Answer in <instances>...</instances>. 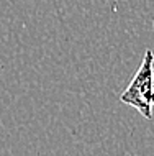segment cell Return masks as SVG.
Instances as JSON below:
<instances>
[{"mask_svg": "<svg viewBox=\"0 0 154 156\" xmlns=\"http://www.w3.org/2000/svg\"><path fill=\"white\" fill-rule=\"evenodd\" d=\"M152 79H154V54L146 49L144 58L131 79L130 86L120 94V102L136 108L144 119H152Z\"/></svg>", "mask_w": 154, "mask_h": 156, "instance_id": "cell-1", "label": "cell"}, {"mask_svg": "<svg viewBox=\"0 0 154 156\" xmlns=\"http://www.w3.org/2000/svg\"><path fill=\"white\" fill-rule=\"evenodd\" d=\"M151 102H152V107H154V79H152V94H151Z\"/></svg>", "mask_w": 154, "mask_h": 156, "instance_id": "cell-2", "label": "cell"}, {"mask_svg": "<svg viewBox=\"0 0 154 156\" xmlns=\"http://www.w3.org/2000/svg\"><path fill=\"white\" fill-rule=\"evenodd\" d=\"M152 28H154V23H152Z\"/></svg>", "mask_w": 154, "mask_h": 156, "instance_id": "cell-3", "label": "cell"}]
</instances>
